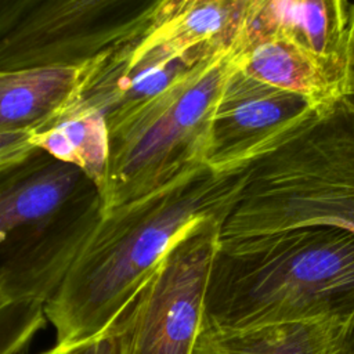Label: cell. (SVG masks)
<instances>
[{
  "instance_id": "cell-1",
  "label": "cell",
  "mask_w": 354,
  "mask_h": 354,
  "mask_svg": "<svg viewBox=\"0 0 354 354\" xmlns=\"http://www.w3.org/2000/svg\"><path fill=\"white\" fill-rule=\"evenodd\" d=\"M248 167L214 171L203 165L104 213L44 303L55 344H79L106 333L189 225L209 217H228Z\"/></svg>"
},
{
  "instance_id": "cell-2",
  "label": "cell",
  "mask_w": 354,
  "mask_h": 354,
  "mask_svg": "<svg viewBox=\"0 0 354 354\" xmlns=\"http://www.w3.org/2000/svg\"><path fill=\"white\" fill-rule=\"evenodd\" d=\"M354 318V234L325 224L220 238L203 300L205 328Z\"/></svg>"
},
{
  "instance_id": "cell-3",
  "label": "cell",
  "mask_w": 354,
  "mask_h": 354,
  "mask_svg": "<svg viewBox=\"0 0 354 354\" xmlns=\"http://www.w3.org/2000/svg\"><path fill=\"white\" fill-rule=\"evenodd\" d=\"M311 224L354 234V98L318 106L249 165L220 238Z\"/></svg>"
},
{
  "instance_id": "cell-4",
  "label": "cell",
  "mask_w": 354,
  "mask_h": 354,
  "mask_svg": "<svg viewBox=\"0 0 354 354\" xmlns=\"http://www.w3.org/2000/svg\"><path fill=\"white\" fill-rule=\"evenodd\" d=\"M102 216L94 184L39 151L0 176V293L46 303Z\"/></svg>"
},
{
  "instance_id": "cell-5",
  "label": "cell",
  "mask_w": 354,
  "mask_h": 354,
  "mask_svg": "<svg viewBox=\"0 0 354 354\" xmlns=\"http://www.w3.org/2000/svg\"><path fill=\"white\" fill-rule=\"evenodd\" d=\"M234 66L232 53L201 62L109 129L102 214L205 165L216 105Z\"/></svg>"
},
{
  "instance_id": "cell-6",
  "label": "cell",
  "mask_w": 354,
  "mask_h": 354,
  "mask_svg": "<svg viewBox=\"0 0 354 354\" xmlns=\"http://www.w3.org/2000/svg\"><path fill=\"white\" fill-rule=\"evenodd\" d=\"M224 218L189 225L118 319L122 354H192Z\"/></svg>"
},
{
  "instance_id": "cell-7",
  "label": "cell",
  "mask_w": 354,
  "mask_h": 354,
  "mask_svg": "<svg viewBox=\"0 0 354 354\" xmlns=\"http://www.w3.org/2000/svg\"><path fill=\"white\" fill-rule=\"evenodd\" d=\"M165 0H44L0 39V69L80 65L140 35Z\"/></svg>"
},
{
  "instance_id": "cell-8",
  "label": "cell",
  "mask_w": 354,
  "mask_h": 354,
  "mask_svg": "<svg viewBox=\"0 0 354 354\" xmlns=\"http://www.w3.org/2000/svg\"><path fill=\"white\" fill-rule=\"evenodd\" d=\"M317 108L311 100L254 79L235 65L216 105L205 165L214 171L250 165Z\"/></svg>"
},
{
  "instance_id": "cell-9",
  "label": "cell",
  "mask_w": 354,
  "mask_h": 354,
  "mask_svg": "<svg viewBox=\"0 0 354 354\" xmlns=\"http://www.w3.org/2000/svg\"><path fill=\"white\" fill-rule=\"evenodd\" d=\"M198 64L171 43L141 33L80 64V82L71 102L100 111L111 129Z\"/></svg>"
},
{
  "instance_id": "cell-10",
  "label": "cell",
  "mask_w": 354,
  "mask_h": 354,
  "mask_svg": "<svg viewBox=\"0 0 354 354\" xmlns=\"http://www.w3.org/2000/svg\"><path fill=\"white\" fill-rule=\"evenodd\" d=\"M232 55L245 73L303 95L317 106L354 98V47L344 54L330 55L282 36H267Z\"/></svg>"
},
{
  "instance_id": "cell-11",
  "label": "cell",
  "mask_w": 354,
  "mask_h": 354,
  "mask_svg": "<svg viewBox=\"0 0 354 354\" xmlns=\"http://www.w3.org/2000/svg\"><path fill=\"white\" fill-rule=\"evenodd\" d=\"M252 4L253 0H165L141 33L171 43L203 62L235 53Z\"/></svg>"
},
{
  "instance_id": "cell-12",
  "label": "cell",
  "mask_w": 354,
  "mask_h": 354,
  "mask_svg": "<svg viewBox=\"0 0 354 354\" xmlns=\"http://www.w3.org/2000/svg\"><path fill=\"white\" fill-rule=\"evenodd\" d=\"M267 36H282L330 55L354 47L346 0H253L249 24L235 53Z\"/></svg>"
},
{
  "instance_id": "cell-13",
  "label": "cell",
  "mask_w": 354,
  "mask_h": 354,
  "mask_svg": "<svg viewBox=\"0 0 354 354\" xmlns=\"http://www.w3.org/2000/svg\"><path fill=\"white\" fill-rule=\"evenodd\" d=\"M82 65L0 69V131L35 133L73 100Z\"/></svg>"
},
{
  "instance_id": "cell-14",
  "label": "cell",
  "mask_w": 354,
  "mask_h": 354,
  "mask_svg": "<svg viewBox=\"0 0 354 354\" xmlns=\"http://www.w3.org/2000/svg\"><path fill=\"white\" fill-rule=\"evenodd\" d=\"M350 321L330 318L241 329L201 326L192 354H330Z\"/></svg>"
},
{
  "instance_id": "cell-15",
  "label": "cell",
  "mask_w": 354,
  "mask_h": 354,
  "mask_svg": "<svg viewBox=\"0 0 354 354\" xmlns=\"http://www.w3.org/2000/svg\"><path fill=\"white\" fill-rule=\"evenodd\" d=\"M33 144L57 160L80 170L101 196L109 170V127L105 116L77 102L32 133Z\"/></svg>"
},
{
  "instance_id": "cell-16",
  "label": "cell",
  "mask_w": 354,
  "mask_h": 354,
  "mask_svg": "<svg viewBox=\"0 0 354 354\" xmlns=\"http://www.w3.org/2000/svg\"><path fill=\"white\" fill-rule=\"evenodd\" d=\"M46 324L44 303L8 301L0 308V354H24Z\"/></svg>"
},
{
  "instance_id": "cell-17",
  "label": "cell",
  "mask_w": 354,
  "mask_h": 354,
  "mask_svg": "<svg viewBox=\"0 0 354 354\" xmlns=\"http://www.w3.org/2000/svg\"><path fill=\"white\" fill-rule=\"evenodd\" d=\"M39 151L32 141V133L0 131V176L19 167Z\"/></svg>"
},
{
  "instance_id": "cell-18",
  "label": "cell",
  "mask_w": 354,
  "mask_h": 354,
  "mask_svg": "<svg viewBox=\"0 0 354 354\" xmlns=\"http://www.w3.org/2000/svg\"><path fill=\"white\" fill-rule=\"evenodd\" d=\"M44 0H0V39L10 33Z\"/></svg>"
},
{
  "instance_id": "cell-19",
  "label": "cell",
  "mask_w": 354,
  "mask_h": 354,
  "mask_svg": "<svg viewBox=\"0 0 354 354\" xmlns=\"http://www.w3.org/2000/svg\"><path fill=\"white\" fill-rule=\"evenodd\" d=\"M95 354H122V332L118 322L98 337Z\"/></svg>"
},
{
  "instance_id": "cell-20",
  "label": "cell",
  "mask_w": 354,
  "mask_h": 354,
  "mask_svg": "<svg viewBox=\"0 0 354 354\" xmlns=\"http://www.w3.org/2000/svg\"><path fill=\"white\" fill-rule=\"evenodd\" d=\"M97 340L84 342V343H79V344H71V346L54 344V347H51L47 351L40 353V354H95L97 353Z\"/></svg>"
},
{
  "instance_id": "cell-21",
  "label": "cell",
  "mask_w": 354,
  "mask_h": 354,
  "mask_svg": "<svg viewBox=\"0 0 354 354\" xmlns=\"http://www.w3.org/2000/svg\"><path fill=\"white\" fill-rule=\"evenodd\" d=\"M330 354H354V318L347 324Z\"/></svg>"
},
{
  "instance_id": "cell-22",
  "label": "cell",
  "mask_w": 354,
  "mask_h": 354,
  "mask_svg": "<svg viewBox=\"0 0 354 354\" xmlns=\"http://www.w3.org/2000/svg\"><path fill=\"white\" fill-rule=\"evenodd\" d=\"M348 26L351 33L354 35V4L348 6Z\"/></svg>"
},
{
  "instance_id": "cell-23",
  "label": "cell",
  "mask_w": 354,
  "mask_h": 354,
  "mask_svg": "<svg viewBox=\"0 0 354 354\" xmlns=\"http://www.w3.org/2000/svg\"><path fill=\"white\" fill-rule=\"evenodd\" d=\"M8 301H10V300H7V299L0 293V308H1L3 306H6Z\"/></svg>"
}]
</instances>
